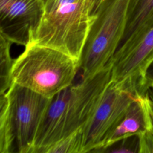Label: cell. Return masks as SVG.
<instances>
[{
  "label": "cell",
  "mask_w": 153,
  "mask_h": 153,
  "mask_svg": "<svg viewBox=\"0 0 153 153\" xmlns=\"http://www.w3.org/2000/svg\"><path fill=\"white\" fill-rule=\"evenodd\" d=\"M129 0H100L79 59L82 79L90 77L110 62L123 36Z\"/></svg>",
  "instance_id": "3"
},
{
  "label": "cell",
  "mask_w": 153,
  "mask_h": 153,
  "mask_svg": "<svg viewBox=\"0 0 153 153\" xmlns=\"http://www.w3.org/2000/svg\"><path fill=\"white\" fill-rule=\"evenodd\" d=\"M139 135H133L123 139L106 148L103 152L134 153L139 152Z\"/></svg>",
  "instance_id": "14"
},
{
  "label": "cell",
  "mask_w": 153,
  "mask_h": 153,
  "mask_svg": "<svg viewBox=\"0 0 153 153\" xmlns=\"http://www.w3.org/2000/svg\"><path fill=\"white\" fill-rule=\"evenodd\" d=\"M16 152V137L7 93L0 94V153Z\"/></svg>",
  "instance_id": "11"
},
{
  "label": "cell",
  "mask_w": 153,
  "mask_h": 153,
  "mask_svg": "<svg viewBox=\"0 0 153 153\" xmlns=\"http://www.w3.org/2000/svg\"><path fill=\"white\" fill-rule=\"evenodd\" d=\"M25 47L14 59L11 70L13 83L48 99L72 85L79 69V60L34 43Z\"/></svg>",
  "instance_id": "2"
},
{
  "label": "cell",
  "mask_w": 153,
  "mask_h": 153,
  "mask_svg": "<svg viewBox=\"0 0 153 153\" xmlns=\"http://www.w3.org/2000/svg\"><path fill=\"white\" fill-rule=\"evenodd\" d=\"M152 25L153 0H129L125 30L118 47Z\"/></svg>",
  "instance_id": "10"
},
{
  "label": "cell",
  "mask_w": 153,
  "mask_h": 153,
  "mask_svg": "<svg viewBox=\"0 0 153 153\" xmlns=\"http://www.w3.org/2000/svg\"><path fill=\"white\" fill-rule=\"evenodd\" d=\"M153 61V25L118 48L110 60L111 80L125 83L139 93Z\"/></svg>",
  "instance_id": "7"
},
{
  "label": "cell",
  "mask_w": 153,
  "mask_h": 153,
  "mask_svg": "<svg viewBox=\"0 0 153 153\" xmlns=\"http://www.w3.org/2000/svg\"><path fill=\"white\" fill-rule=\"evenodd\" d=\"M16 137V152L30 153L44 114L51 99L13 83L6 91Z\"/></svg>",
  "instance_id": "6"
},
{
  "label": "cell",
  "mask_w": 153,
  "mask_h": 153,
  "mask_svg": "<svg viewBox=\"0 0 153 153\" xmlns=\"http://www.w3.org/2000/svg\"><path fill=\"white\" fill-rule=\"evenodd\" d=\"M151 100L152 108H153V88H149L146 92Z\"/></svg>",
  "instance_id": "17"
},
{
  "label": "cell",
  "mask_w": 153,
  "mask_h": 153,
  "mask_svg": "<svg viewBox=\"0 0 153 153\" xmlns=\"http://www.w3.org/2000/svg\"><path fill=\"white\" fill-rule=\"evenodd\" d=\"M138 94L126 84L111 79L83 127L84 153L96 152L100 149Z\"/></svg>",
  "instance_id": "4"
},
{
  "label": "cell",
  "mask_w": 153,
  "mask_h": 153,
  "mask_svg": "<svg viewBox=\"0 0 153 153\" xmlns=\"http://www.w3.org/2000/svg\"><path fill=\"white\" fill-rule=\"evenodd\" d=\"M151 106V102L147 93L138 94L122 120L105 138L96 152H103L106 148L118 140L143 133L148 125Z\"/></svg>",
  "instance_id": "9"
},
{
  "label": "cell",
  "mask_w": 153,
  "mask_h": 153,
  "mask_svg": "<svg viewBox=\"0 0 153 153\" xmlns=\"http://www.w3.org/2000/svg\"><path fill=\"white\" fill-rule=\"evenodd\" d=\"M39 153H84L83 128L44 148Z\"/></svg>",
  "instance_id": "13"
},
{
  "label": "cell",
  "mask_w": 153,
  "mask_h": 153,
  "mask_svg": "<svg viewBox=\"0 0 153 153\" xmlns=\"http://www.w3.org/2000/svg\"><path fill=\"white\" fill-rule=\"evenodd\" d=\"M139 153H153V108L149 110L148 122L146 130L139 135Z\"/></svg>",
  "instance_id": "15"
},
{
  "label": "cell",
  "mask_w": 153,
  "mask_h": 153,
  "mask_svg": "<svg viewBox=\"0 0 153 153\" xmlns=\"http://www.w3.org/2000/svg\"><path fill=\"white\" fill-rule=\"evenodd\" d=\"M44 10L43 0H0V33L25 47L31 42Z\"/></svg>",
  "instance_id": "8"
},
{
  "label": "cell",
  "mask_w": 153,
  "mask_h": 153,
  "mask_svg": "<svg viewBox=\"0 0 153 153\" xmlns=\"http://www.w3.org/2000/svg\"><path fill=\"white\" fill-rule=\"evenodd\" d=\"M149 88H153V61L148 66L139 90L140 94H144Z\"/></svg>",
  "instance_id": "16"
},
{
  "label": "cell",
  "mask_w": 153,
  "mask_h": 153,
  "mask_svg": "<svg viewBox=\"0 0 153 153\" xmlns=\"http://www.w3.org/2000/svg\"><path fill=\"white\" fill-rule=\"evenodd\" d=\"M100 0H43L44 10L31 42L79 60Z\"/></svg>",
  "instance_id": "1"
},
{
  "label": "cell",
  "mask_w": 153,
  "mask_h": 153,
  "mask_svg": "<svg viewBox=\"0 0 153 153\" xmlns=\"http://www.w3.org/2000/svg\"><path fill=\"white\" fill-rule=\"evenodd\" d=\"M13 43L0 33V94L5 93L13 84L11 70L14 62L11 55Z\"/></svg>",
  "instance_id": "12"
},
{
  "label": "cell",
  "mask_w": 153,
  "mask_h": 153,
  "mask_svg": "<svg viewBox=\"0 0 153 153\" xmlns=\"http://www.w3.org/2000/svg\"><path fill=\"white\" fill-rule=\"evenodd\" d=\"M111 79V65L108 63L96 74L71 85L70 96L51 143L84 127Z\"/></svg>",
  "instance_id": "5"
}]
</instances>
